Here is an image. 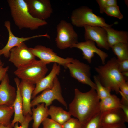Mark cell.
Listing matches in <instances>:
<instances>
[{
  "instance_id": "obj_1",
  "label": "cell",
  "mask_w": 128,
  "mask_h": 128,
  "mask_svg": "<svg viewBox=\"0 0 128 128\" xmlns=\"http://www.w3.org/2000/svg\"><path fill=\"white\" fill-rule=\"evenodd\" d=\"M74 98L69 105V112L83 125L100 112V99L92 88L83 92L74 89Z\"/></svg>"
},
{
  "instance_id": "obj_2",
  "label": "cell",
  "mask_w": 128,
  "mask_h": 128,
  "mask_svg": "<svg viewBox=\"0 0 128 128\" xmlns=\"http://www.w3.org/2000/svg\"><path fill=\"white\" fill-rule=\"evenodd\" d=\"M97 75L101 84L111 91L119 93V87L123 82L127 81L120 71L118 61L114 57L111 58L106 63L95 68Z\"/></svg>"
},
{
  "instance_id": "obj_3",
  "label": "cell",
  "mask_w": 128,
  "mask_h": 128,
  "mask_svg": "<svg viewBox=\"0 0 128 128\" xmlns=\"http://www.w3.org/2000/svg\"><path fill=\"white\" fill-rule=\"evenodd\" d=\"M7 2L13 20L20 29L34 30L47 24L45 20L38 19L31 15L25 0H8Z\"/></svg>"
},
{
  "instance_id": "obj_4",
  "label": "cell",
  "mask_w": 128,
  "mask_h": 128,
  "mask_svg": "<svg viewBox=\"0 0 128 128\" xmlns=\"http://www.w3.org/2000/svg\"><path fill=\"white\" fill-rule=\"evenodd\" d=\"M48 64L41 60L35 59L17 68L14 73L21 80L35 85L45 76L48 71Z\"/></svg>"
},
{
  "instance_id": "obj_5",
  "label": "cell",
  "mask_w": 128,
  "mask_h": 128,
  "mask_svg": "<svg viewBox=\"0 0 128 128\" xmlns=\"http://www.w3.org/2000/svg\"><path fill=\"white\" fill-rule=\"evenodd\" d=\"M70 19L72 24L78 27L87 25L110 27L113 25L106 23L103 17L96 15L91 9L87 6H82L74 10Z\"/></svg>"
},
{
  "instance_id": "obj_6",
  "label": "cell",
  "mask_w": 128,
  "mask_h": 128,
  "mask_svg": "<svg viewBox=\"0 0 128 128\" xmlns=\"http://www.w3.org/2000/svg\"><path fill=\"white\" fill-rule=\"evenodd\" d=\"M56 31L55 41L58 48H72L73 45L78 42V35L72 25L66 21H60L57 26Z\"/></svg>"
},
{
  "instance_id": "obj_7",
  "label": "cell",
  "mask_w": 128,
  "mask_h": 128,
  "mask_svg": "<svg viewBox=\"0 0 128 128\" xmlns=\"http://www.w3.org/2000/svg\"><path fill=\"white\" fill-rule=\"evenodd\" d=\"M55 100L67 107V103L62 95L61 87L57 76L55 79L52 87L43 91L41 94L35 97L31 101V107L33 108L41 103H44L45 107H48Z\"/></svg>"
},
{
  "instance_id": "obj_8",
  "label": "cell",
  "mask_w": 128,
  "mask_h": 128,
  "mask_svg": "<svg viewBox=\"0 0 128 128\" xmlns=\"http://www.w3.org/2000/svg\"><path fill=\"white\" fill-rule=\"evenodd\" d=\"M71 76L79 82L89 86L96 90V86L91 78V67L88 64L76 59L66 64Z\"/></svg>"
},
{
  "instance_id": "obj_9",
  "label": "cell",
  "mask_w": 128,
  "mask_h": 128,
  "mask_svg": "<svg viewBox=\"0 0 128 128\" xmlns=\"http://www.w3.org/2000/svg\"><path fill=\"white\" fill-rule=\"evenodd\" d=\"M29 49L35 57L48 64L56 63L66 67V65L71 62L74 59L70 57H61L58 55L52 49L41 45H37L34 48H29Z\"/></svg>"
},
{
  "instance_id": "obj_10",
  "label": "cell",
  "mask_w": 128,
  "mask_h": 128,
  "mask_svg": "<svg viewBox=\"0 0 128 128\" xmlns=\"http://www.w3.org/2000/svg\"><path fill=\"white\" fill-rule=\"evenodd\" d=\"M35 57L23 42L10 50L9 61L17 68L36 59Z\"/></svg>"
},
{
  "instance_id": "obj_11",
  "label": "cell",
  "mask_w": 128,
  "mask_h": 128,
  "mask_svg": "<svg viewBox=\"0 0 128 128\" xmlns=\"http://www.w3.org/2000/svg\"><path fill=\"white\" fill-rule=\"evenodd\" d=\"M28 11L33 17L45 20L50 17L53 10L49 0H25Z\"/></svg>"
},
{
  "instance_id": "obj_12",
  "label": "cell",
  "mask_w": 128,
  "mask_h": 128,
  "mask_svg": "<svg viewBox=\"0 0 128 128\" xmlns=\"http://www.w3.org/2000/svg\"><path fill=\"white\" fill-rule=\"evenodd\" d=\"M72 48H76L81 50L82 52L83 59L89 63H91L95 53L96 54L99 56L103 65L105 64V60L108 57L106 53L97 47L95 42L91 40L78 42L73 45Z\"/></svg>"
},
{
  "instance_id": "obj_13",
  "label": "cell",
  "mask_w": 128,
  "mask_h": 128,
  "mask_svg": "<svg viewBox=\"0 0 128 128\" xmlns=\"http://www.w3.org/2000/svg\"><path fill=\"white\" fill-rule=\"evenodd\" d=\"M84 38L85 41L91 40L96 43L100 48L108 50L110 47L107 41V34L103 27L98 26L86 25Z\"/></svg>"
},
{
  "instance_id": "obj_14",
  "label": "cell",
  "mask_w": 128,
  "mask_h": 128,
  "mask_svg": "<svg viewBox=\"0 0 128 128\" xmlns=\"http://www.w3.org/2000/svg\"><path fill=\"white\" fill-rule=\"evenodd\" d=\"M4 26L8 31L9 37L7 42L5 46L2 49H0V55H3L6 58H9L10 55V51L12 48L18 46L26 41L31 39L39 37H44L49 38V36L47 34L43 35H34L26 37H19L14 36L12 32L11 28L10 22L8 20L4 22Z\"/></svg>"
},
{
  "instance_id": "obj_15",
  "label": "cell",
  "mask_w": 128,
  "mask_h": 128,
  "mask_svg": "<svg viewBox=\"0 0 128 128\" xmlns=\"http://www.w3.org/2000/svg\"><path fill=\"white\" fill-rule=\"evenodd\" d=\"M16 96V90L9 84L7 73L1 81L0 84V105L12 106Z\"/></svg>"
},
{
  "instance_id": "obj_16",
  "label": "cell",
  "mask_w": 128,
  "mask_h": 128,
  "mask_svg": "<svg viewBox=\"0 0 128 128\" xmlns=\"http://www.w3.org/2000/svg\"><path fill=\"white\" fill-rule=\"evenodd\" d=\"M60 70V65L56 63H54L51 70L49 74L36 84L35 89L32 94V98L33 99L41 92L52 88L55 79L59 74Z\"/></svg>"
},
{
  "instance_id": "obj_17",
  "label": "cell",
  "mask_w": 128,
  "mask_h": 128,
  "mask_svg": "<svg viewBox=\"0 0 128 128\" xmlns=\"http://www.w3.org/2000/svg\"><path fill=\"white\" fill-rule=\"evenodd\" d=\"M127 122L123 112L120 108L101 112V126L120 124Z\"/></svg>"
},
{
  "instance_id": "obj_18",
  "label": "cell",
  "mask_w": 128,
  "mask_h": 128,
  "mask_svg": "<svg viewBox=\"0 0 128 128\" xmlns=\"http://www.w3.org/2000/svg\"><path fill=\"white\" fill-rule=\"evenodd\" d=\"M19 87L23 99V115L25 116L29 114L32 115L31 100L35 86L34 84L21 80L19 83Z\"/></svg>"
},
{
  "instance_id": "obj_19",
  "label": "cell",
  "mask_w": 128,
  "mask_h": 128,
  "mask_svg": "<svg viewBox=\"0 0 128 128\" xmlns=\"http://www.w3.org/2000/svg\"><path fill=\"white\" fill-rule=\"evenodd\" d=\"M14 80L16 86V96L12 106L14 114V119L11 123V126L13 127L17 122L21 124L25 119V116L23 112V99L19 87L20 81L18 77L15 78Z\"/></svg>"
},
{
  "instance_id": "obj_20",
  "label": "cell",
  "mask_w": 128,
  "mask_h": 128,
  "mask_svg": "<svg viewBox=\"0 0 128 128\" xmlns=\"http://www.w3.org/2000/svg\"><path fill=\"white\" fill-rule=\"evenodd\" d=\"M106 30L107 41L110 48L119 43H128V33L126 31L115 30L111 27H102Z\"/></svg>"
},
{
  "instance_id": "obj_21",
  "label": "cell",
  "mask_w": 128,
  "mask_h": 128,
  "mask_svg": "<svg viewBox=\"0 0 128 128\" xmlns=\"http://www.w3.org/2000/svg\"><path fill=\"white\" fill-rule=\"evenodd\" d=\"M37 105L36 108L33 107L31 109L33 120L32 128H39L41 124L49 115L48 109L45 107L44 103Z\"/></svg>"
},
{
  "instance_id": "obj_22",
  "label": "cell",
  "mask_w": 128,
  "mask_h": 128,
  "mask_svg": "<svg viewBox=\"0 0 128 128\" xmlns=\"http://www.w3.org/2000/svg\"><path fill=\"white\" fill-rule=\"evenodd\" d=\"M48 113L52 119L62 125L71 118L69 112L59 107L50 106L48 109Z\"/></svg>"
},
{
  "instance_id": "obj_23",
  "label": "cell",
  "mask_w": 128,
  "mask_h": 128,
  "mask_svg": "<svg viewBox=\"0 0 128 128\" xmlns=\"http://www.w3.org/2000/svg\"><path fill=\"white\" fill-rule=\"evenodd\" d=\"M120 100L117 96L111 94L100 101V111L101 112L120 108Z\"/></svg>"
},
{
  "instance_id": "obj_24",
  "label": "cell",
  "mask_w": 128,
  "mask_h": 128,
  "mask_svg": "<svg viewBox=\"0 0 128 128\" xmlns=\"http://www.w3.org/2000/svg\"><path fill=\"white\" fill-rule=\"evenodd\" d=\"M14 113L13 106L0 105V125L13 128L11 125V119Z\"/></svg>"
},
{
  "instance_id": "obj_25",
  "label": "cell",
  "mask_w": 128,
  "mask_h": 128,
  "mask_svg": "<svg viewBox=\"0 0 128 128\" xmlns=\"http://www.w3.org/2000/svg\"><path fill=\"white\" fill-rule=\"evenodd\" d=\"M110 48L117 56V59L118 61L128 59V43H119Z\"/></svg>"
},
{
  "instance_id": "obj_26",
  "label": "cell",
  "mask_w": 128,
  "mask_h": 128,
  "mask_svg": "<svg viewBox=\"0 0 128 128\" xmlns=\"http://www.w3.org/2000/svg\"><path fill=\"white\" fill-rule=\"evenodd\" d=\"M93 78L96 86V91L100 100H102L109 96L111 94V91L101 84L97 75H94Z\"/></svg>"
},
{
  "instance_id": "obj_27",
  "label": "cell",
  "mask_w": 128,
  "mask_h": 128,
  "mask_svg": "<svg viewBox=\"0 0 128 128\" xmlns=\"http://www.w3.org/2000/svg\"><path fill=\"white\" fill-rule=\"evenodd\" d=\"M101 112H100L82 125V128H100V120Z\"/></svg>"
},
{
  "instance_id": "obj_28",
  "label": "cell",
  "mask_w": 128,
  "mask_h": 128,
  "mask_svg": "<svg viewBox=\"0 0 128 128\" xmlns=\"http://www.w3.org/2000/svg\"><path fill=\"white\" fill-rule=\"evenodd\" d=\"M120 93L122 96L120 100L121 104L128 105V81L123 83L119 87Z\"/></svg>"
},
{
  "instance_id": "obj_29",
  "label": "cell",
  "mask_w": 128,
  "mask_h": 128,
  "mask_svg": "<svg viewBox=\"0 0 128 128\" xmlns=\"http://www.w3.org/2000/svg\"><path fill=\"white\" fill-rule=\"evenodd\" d=\"M104 13L108 16L116 17L119 19H121L123 18V15L117 5L107 8L105 9Z\"/></svg>"
},
{
  "instance_id": "obj_30",
  "label": "cell",
  "mask_w": 128,
  "mask_h": 128,
  "mask_svg": "<svg viewBox=\"0 0 128 128\" xmlns=\"http://www.w3.org/2000/svg\"><path fill=\"white\" fill-rule=\"evenodd\" d=\"M100 8V12L104 13L105 9L109 7L117 5V1L115 0H97Z\"/></svg>"
},
{
  "instance_id": "obj_31",
  "label": "cell",
  "mask_w": 128,
  "mask_h": 128,
  "mask_svg": "<svg viewBox=\"0 0 128 128\" xmlns=\"http://www.w3.org/2000/svg\"><path fill=\"white\" fill-rule=\"evenodd\" d=\"M62 126L63 128H82V125L77 119L71 118Z\"/></svg>"
},
{
  "instance_id": "obj_32",
  "label": "cell",
  "mask_w": 128,
  "mask_h": 128,
  "mask_svg": "<svg viewBox=\"0 0 128 128\" xmlns=\"http://www.w3.org/2000/svg\"><path fill=\"white\" fill-rule=\"evenodd\" d=\"M42 123L43 128H63L62 125L47 117L43 121Z\"/></svg>"
},
{
  "instance_id": "obj_33",
  "label": "cell",
  "mask_w": 128,
  "mask_h": 128,
  "mask_svg": "<svg viewBox=\"0 0 128 128\" xmlns=\"http://www.w3.org/2000/svg\"><path fill=\"white\" fill-rule=\"evenodd\" d=\"M32 119L31 115L28 114L25 116V119L21 126H19L18 123H16L14 125V128H28L29 124L30 122Z\"/></svg>"
},
{
  "instance_id": "obj_34",
  "label": "cell",
  "mask_w": 128,
  "mask_h": 128,
  "mask_svg": "<svg viewBox=\"0 0 128 128\" xmlns=\"http://www.w3.org/2000/svg\"><path fill=\"white\" fill-rule=\"evenodd\" d=\"M118 61V68L121 72L122 73L128 72V59Z\"/></svg>"
},
{
  "instance_id": "obj_35",
  "label": "cell",
  "mask_w": 128,
  "mask_h": 128,
  "mask_svg": "<svg viewBox=\"0 0 128 128\" xmlns=\"http://www.w3.org/2000/svg\"><path fill=\"white\" fill-rule=\"evenodd\" d=\"M9 69V67H4L3 66H0V81H1L7 73Z\"/></svg>"
},
{
  "instance_id": "obj_36",
  "label": "cell",
  "mask_w": 128,
  "mask_h": 128,
  "mask_svg": "<svg viewBox=\"0 0 128 128\" xmlns=\"http://www.w3.org/2000/svg\"><path fill=\"white\" fill-rule=\"evenodd\" d=\"M120 108L125 115L126 120L128 122V105L121 104Z\"/></svg>"
},
{
  "instance_id": "obj_37",
  "label": "cell",
  "mask_w": 128,
  "mask_h": 128,
  "mask_svg": "<svg viewBox=\"0 0 128 128\" xmlns=\"http://www.w3.org/2000/svg\"><path fill=\"white\" fill-rule=\"evenodd\" d=\"M100 128H127L124 123L105 126H101Z\"/></svg>"
},
{
  "instance_id": "obj_38",
  "label": "cell",
  "mask_w": 128,
  "mask_h": 128,
  "mask_svg": "<svg viewBox=\"0 0 128 128\" xmlns=\"http://www.w3.org/2000/svg\"><path fill=\"white\" fill-rule=\"evenodd\" d=\"M123 75L125 78L128 79V72H126L122 73Z\"/></svg>"
},
{
  "instance_id": "obj_39",
  "label": "cell",
  "mask_w": 128,
  "mask_h": 128,
  "mask_svg": "<svg viewBox=\"0 0 128 128\" xmlns=\"http://www.w3.org/2000/svg\"><path fill=\"white\" fill-rule=\"evenodd\" d=\"M0 128H13L8 126H5L3 125H0Z\"/></svg>"
},
{
  "instance_id": "obj_40",
  "label": "cell",
  "mask_w": 128,
  "mask_h": 128,
  "mask_svg": "<svg viewBox=\"0 0 128 128\" xmlns=\"http://www.w3.org/2000/svg\"><path fill=\"white\" fill-rule=\"evenodd\" d=\"M1 55H0V57ZM4 65V64L1 61L0 57V66H3Z\"/></svg>"
}]
</instances>
